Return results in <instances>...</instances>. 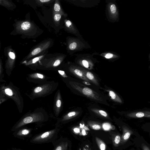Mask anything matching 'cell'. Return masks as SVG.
I'll list each match as a JSON object with an SVG mask.
<instances>
[{"instance_id":"f546056e","label":"cell","mask_w":150,"mask_h":150,"mask_svg":"<svg viewBox=\"0 0 150 150\" xmlns=\"http://www.w3.org/2000/svg\"><path fill=\"white\" fill-rule=\"evenodd\" d=\"M98 112L101 115L105 117H108L107 113L105 111L103 110H99Z\"/></svg>"},{"instance_id":"d6a6232c","label":"cell","mask_w":150,"mask_h":150,"mask_svg":"<svg viewBox=\"0 0 150 150\" xmlns=\"http://www.w3.org/2000/svg\"><path fill=\"white\" fill-rule=\"evenodd\" d=\"M74 131L76 133H79L80 132V129L78 128H75L74 129Z\"/></svg>"},{"instance_id":"30bf717a","label":"cell","mask_w":150,"mask_h":150,"mask_svg":"<svg viewBox=\"0 0 150 150\" xmlns=\"http://www.w3.org/2000/svg\"><path fill=\"white\" fill-rule=\"evenodd\" d=\"M62 99L59 90L56 93L54 98L53 110L55 116L57 117L62 110Z\"/></svg>"},{"instance_id":"74e56055","label":"cell","mask_w":150,"mask_h":150,"mask_svg":"<svg viewBox=\"0 0 150 150\" xmlns=\"http://www.w3.org/2000/svg\"><path fill=\"white\" fill-rule=\"evenodd\" d=\"M128 150H140L139 149H138L137 148H135L134 147H132L131 148H130V149H129Z\"/></svg>"},{"instance_id":"4dcf8cb0","label":"cell","mask_w":150,"mask_h":150,"mask_svg":"<svg viewBox=\"0 0 150 150\" xmlns=\"http://www.w3.org/2000/svg\"><path fill=\"white\" fill-rule=\"evenodd\" d=\"M115 56L113 54L109 53L106 54L105 55V57L106 59H110L114 57Z\"/></svg>"},{"instance_id":"44dd1931","label":"cell","mask_w":150,"mask_h":150,"mask_svg":"<svg viewBox=\"0 0 150 150\" xmlns=\"http://www.w3.org/2000/svg\"><path fill=\"white\" fill-rule=\"evenodd\" d=\"M31 26L30 22L25 21L21 25V28L22 30H25L29 29Z\"/></svg>"},{"instance_id":"ac0fdd59","label":"cell","mask_w":150,"mask_h":150,"mask_svg":"<svg viewBox=\"0 0 150 150\" xmlns=\"http://www.w3.org/2000/svg\"><path fill=\"white\" fill-rule=\"evenodd\" d=\"M47 44L45 46L42 48H41V47H39L34 49L31 52V55L27 57V59H28L29 58L38 54L42 50V49L44 50V49L47 48Z\"/></svg>"},{"instance_id":"7c38bea8","label":"cell","mask_w":150,"mask_h":150,"mask_svg":"<svg viewBox=\"0 0 150 150\" xmlns=\"http://www.w3.org/2000/svg\"><path fill=\"white\" fill-rule=\"evenodd\" d=\"M52 143L54 146L52 150H68V142L62 138L56 139Z\"/></svg>"},{"instance_id":"9a60e30c","label":"cell","mask_w":150,"mask_h":150,"mask_svg":"<svg viewBox=\"0 0 150 150\" xmlns=\"http://www.w3.org/2000/svg\"><path fill=\"white\" fill-rule=\"evenodd\" d=\"M121 136L122 135L118 133L113 134L112 140L114 146L117 147L120 145Z\"/></svg>"},{"instance_id":"f35d334b","label":"cell","mask_w":150,"mask_h":150,"mask_svg":"<svg viewBox=\"0 0 150 150\" xmlns=\"http://www.w3.org/2000/svg\"><path fill=\"white\" fill-rule=\"evenodd\" d=\"M149 60L150 61V53H149Z\"/></svg>"},{"instance_id":"ab89813d","label":"cell","mask_w":150,"mask_h":150,"mask_svg":"<svg viewBox=\"0 0 150 150\" xmlns=\"http://www.w3.org/2000/svg\"><path fill=\"white\" fill-rule=\"evenodd\" d=\"M148 69H149V70L150 71V65H149V66L148 67Z\"/></svg>"},{"instance_id":"3957f363","label":"cell","mask_w":150,"mask_h":150,"mask_svg":"<svg viewBox=\"0 0 150 150\" xmlns=\"http://www.w3.org/2000/svg\"><path fill=\"white\" fill-rule=\"evenodd\" d=\"M58 86V83L53 80L47 81L33 87L30 94H26L33 100L35 98L44 97L51 94L57 89Z\"/></svg>"},{"instance_id":"ba28073f","label":"cell","mask_w":150,"mask_h":150,"mask_svg":"<svg viewBox=\"0 0 150 150\" xmlns=\"http://www.w3.org/2000/svg\"><path fill=\"white\" fill-rule=\"evenodd\" d=\"M26 78L28 82L38 84L48 81L50 77L41 73L34 72L28 74Z\"/></svg>"},{"instance_id":"e0dca14e","label":"cell","mask_w":150,"mask_h":150,"mask_svg":"<svg viewBox=\"0 0 150 150\" xmlns=\"http://www.w3.org/2000/svg\"><path fill=\"white\" fill-rule=\"evenodd\" d=\"M110 12L114 18L117 19L119 17V13L116 5L115 4H111L110 6Z\"/></svg>"},{"instance_id":"1f68e13d","label":"cell","mask_w":150,"mask_h":150,"mask_svg":"<svg viewBox=\"0 0 150 150\" xmlns=\"http://www.w3.org/2000/svg\"><path fill=\"white\" fill-rule=\"evenodd\" d=\"M9 56L10 58L13 59L14 60L15 58V55L14 53L12 52H10L8 53Z\"/></svg>"},{"instance_id":"52a82bcc","label":"cell","mask_w":150,"mask_h":150,"mask_svg":"<svg viewBox=\"0 0 150 150\" xmlns=\"http://www.w3.org/2000/svg\"><path fill=\"white\" fill-rule=\"evenodd\" d=\"M122 114L129 119L147 118L150 119V108H144L123 112Z\"/></svg>"},{"instance_id":"e575fe53","label":"cell","mask_w":150,"mask_h":150,"mask_svg":"<svg viewBox=\"0 0 150 150\" xmlns=\"http://www.w3.org/2000/svg\"><path fill=\"white\" fill-rule=\"evenodd\" d=\"M82 82L83 83H84V84H85V85H86L89 86V85H91V84L89 83L88 82L84 81H82Z\"/></svg>"},{"instance_id":"60d3db41","label":"cell","mask_w":150,"mask_h":150,"mask_svg":"<svg viewBox=\"0 0 150 150\" xmlns=\"http://www.w3.org/2000/svg\"><path fill=\"white\" fill-rule=\"evenodd\" d=\"M149 134V138H150V134Z\"/></svg>"},{"instance_id":"603a6c76","label":"cell","mask_w":150,"mask_h":150,"mask_svg":"<svg viewBox=\"0 0 150 150\" xmlns=\"http://www.w3.org/2000/svg\"><path fill=\"white\" fill-rule=\"evenodd\" d=\"M102 126L103 129L105 130H109L112 129H115L114 126L112 127L110 124L108 123H103Z\"/></svg>"},{"instance_id":"8fae6325","label":"cell","mask_w":150,"mask_h":150,"mask_svg":"<svg viewBox=\"0 0 150 150\" xmlns=\"http://www.w3.org/2000/svg\"><path fill=\"white\" fill-rule=\"evenodd\" d=\"M133 145L140 150H150V144L142 136L135 137L132 139Z\"/></svg>"},{"instance_id":"ffe728a7","label":"cell","mask_w":150,"mask_h":150,"mask_svg":"<svg viewBox=\"0 0 150 150\" xmlns=\"http://www.w3.org/2000/svg\"><path fill=\"white\" fill-rule=\"evenodd\" d=\"M141 128L144 131L150 134V122L143 124L141 126Z\"/></svg>"},{"instance_id":"5bb4252c","label":"cell","mask_w":150,"mask_h":150,"mask_svg":"<svg viewBox=\"0 0 150 150\" xmlns=\"http://www.w3.org/2000/svg\"><path fill=\"white\" fill-rule=\"evenodd\" d=\"M86 77L89 80L96 85H98L97 80L93 74L91 72L85 70L81 69Z\"/></svg>"},{"instance_id":"5b68a950","label":"cell","mask_w":150,"mask_h":150,"mask_svg":"<svg viewBox=\"0 0 150 150\" xmlns=\"http://www.w3.org/2000/svg\"><path fill=\"white\" fill-rule=\"evenodd\" d=\"M122 131L120 146L126 145L127 146L133 145L132 142L130 140L131 137L134 136L137 137L140 135L137 131L127 124L124 123L121 126Z\"/></svg>"},{"instance_id":"8992f818","label":"cell","mask_w":150,"mask_h":150,"mask_svg":"<svg viewBox=\"0 0 150 150\" xmlns=\"http://www.w3.org/2000/svg\"><path fill=\"white\" fill-rule=\"evenodd\" d=\"M69 83L73 88L87 97L97 101H102L103 100L100 96L91 89L77 82L70 81Z\"/></svg>"},{"instance_id":"4316f807","label":"cell","mask_w":150,"mask_h":150,"mask_svg":"<svg viewBox=\"0 0 150 150\" xmlns=\"http://www.w3.org/2000/svg\"><path fill=\"white\" fill-rule=\"evenodd\" d=\"M77 44L76 42H73L70 43L69 45V49L71 50L75 49L77 47Z\"/></svg>"},{"instance_id":"6da1fadb","label":"cell","mask_w":150,"mask_h":150,"mask_svg":"<svg viewBox=\"0 0 150 150\" xmlns=\"http://www.w3.org/2000/svg\"><path fill=\"white\" fill-rule=\"evenodd\" d=\"M49 119L47 112L42 108L35 109L33 111L28 112L23 115L14 125L11 129L14 132L26 125L33 123H41L47 122Z\"/></svg>"},{"instance_id":"484cf974","label":"cell","mask_w":150,"mask_h":150,"mask_svg":"<svg viewBox=\"0 0 150 150\" xmlns=\"http://www.w3.org/2000/svg\"><path fill=\"white\" fill-rule=\"evenodd\" d=\"M61 18V14L59 13H55L54 16V20L56 21H58Z\"/></svg>"},{"instance_id":"7a4b0ae2","label":"cell","mask_w":150,"mask_h":150,"mask_svg":"<svg viewBox=\"0 0 150 150\" xmlns=\"http://www.w3.org/2000/svg\"><path fill=\"white\" fill-rule=\"evenodd\" d=\"M0 93L4 95L8 99L12 100L16 104L19 112L22 113L24 107L23 99L17 87L11 81L7 85L4 83L0 85Z\"/></svg>"},{"instance_id":"b9f144b4","label":"cell","mask_w":150,"mask_h":150,"mask_svg":"<svg viewBox=\"0 0 150 150\" xmlns=\"http://www.w3.org/2000/svg\"><path fill=\"white\" fill-rule=\"evenodd\" d=\"M85 150H87V149H85Z\"/></svg>"},{"instance_id":"277c9868","label":"cell","mask_w":150,"mask_h":150,"mask_svg":"<svg viewBox=\"0 0 150 150\" xmlns=\"http://www.w3.org/2000/svg\"><path fill=\"white\" fill-rule=\"evenodd\" d=\"M59 130L58 126H56L53 129L35 135L30 140V142L35 144L52 143L57 139Z\"/></svg>"},{"instance_id":"4fadbf2b","label":"cell","mask_w":150,"mask_h":150,"mask_svg":"<svg viewBox=\"0 0 150 150\" xmlns=\"http://www.w3.org/2000/svg\"><path fill=\"white\" fill-rule=\"evenodd\" d=\"M70 72L76 76L84 81L91 82L85 76L81 69L71 67L69 69Z\"/></svg>"},{"instance_id":"cb8c5ba5","label":"cell","mask_w":150,"mask_h":150,"mask_svg":"<svg viewBox=\"0 0 150 150\" xmlns=\"http://www.w3.org/2000/svg\"><path fill=\"white\" fill-rule=\"evenodd\" d=\"M54 11L55 12H58L61 10V7L59 4L56 1L54 7Z\"/></svg>"},{"instance_id":"d6986e66","label":"cell","mask_w":150,"mask_h":150,"mask_svg":"<svg viewBox=\"0 0 150 150\" xmlns=\"http://www.w3.org/2000/svg\"><path fill=\"white\" fill-rule=\"evenodd\" d=\"M96 142L100 150H105L106 146L105 143L98 137H96Z\"/></svg>"},{"instance_id":"d590c367","label":"cell","mask_w":150,"mask_h":150,"mask_svg":"<svg viewBox=\"0 0 150 150\" xmlns=\"http://www.w3.org/2000/svg\"><path fill=\"white\" fill-rule=\"evenodd\" d=\"M50 1V0H42L39 1H40L41 3L47 2H49Z\"/></svg>"},{"instance_id":"f1b7e54d","label":"cell","mask_w":150,"mask_h":150,"mask_svg":"<svg viewBox=\"0 0 150 150\" xmlns=\"http://www.w3.org/2000/svg\"><path fill=\"white\" fill-rule=\"evenodd\" d=\"M58 72L60 76L64 78H67L68 77L65 72L61 70H58Z\"/></svg>"},{"instance_id":"8d00e7d4","label":"cell","mask_w":150,"mask_h":150,"mask_svg":"<svg viewBox=\"0 0 150 150\" xmlns=\"http://www.w3.org/2000/svg\"><path fill=\"white\" fill-rule=\"evenodd\" d=\"M81 134L83 135H85L86 134V132L85 130L84 129H83L81 132Z\"/></svg>"},{"instance_id":"83f0119b","label":"cell","mask_w":150,"mask_h":150,"mask_svg":"<svg viewBox=\"0 0 150 150\" xmlns=\"http://www.w3.org/2000/svg\"><path fill=\"white\" fill-rule=\"evenodd\" d=\"M82 65L85 68L88 69L89 67V64L88 62L86 60H83L81 62Z\"/></svg>"},{"instance_id":"7402d4cb","label":"cell","mask_w":150,"mask_h":150,"mask_svg":"<svg viewBox=\"0 0 150 150\" xmlns=\"http://www.w3.org/2000/svg\"><path fill=\"white\" fill-rule=\"evenodd\" d=\"M3 71L2 64L1 61L0 64V81L1 82H6V81L3 79L4 77Z\"/></svg>"},{"instance_id":"836d02e7","label":"cell","mask_w":150,"mask_h":150,"mask_svg":"<svg viewBox=\"0 0 150 150\" xmlns=\"http://www.w3.org/2000/svg\"><path fill=\"white\" fill-rule=\"evenodd\" d=\"M8 150H23V149L16 147H12L8 149Z\"/></svg>"},{"instance_id":"d4e9b609","label":"cell","mask_w":150,"mask_h":150,"mask_svg":"<svg viewBox=\"0 0 150 150\" xmlns=\"http://www.w3.org/2000/svg\"><path fill=\"white\" fill-rule=\"evenodd\" d=\"M89 125L91 128L94 130H99L101 128L100 125L97 124H91Z\"/></svg>"},{"instance_id":"9c48e42d","label":"cell","mask_w":150,"mask_h":150,"mask_svg":"<svg viewBox=\"0 0 150 150\" xmlns=\"http://www.w3.org/2000/svg\"><path fill=\"white\" fill-rule=\"evenodd\" d=\"M33 129L32 128L23 126L13 132L12 135L18 139H24L31 137Z\"/></svg>"},{"instance_id":"2e32d148","label":"cell","mask_w":150,"mask_h":150,"mask_svg":"<svg viewBox=\"0 0 150 150\" xmlns=\"http://www.w3.org/2000/svg\"><path fill=\"white\" fill-rule=\"evenodd\" d=\"M109 95L111 99L114 101L120 104L123 103V101L122 98L114 91H108Z\"/></svg>"}]
</instances>
